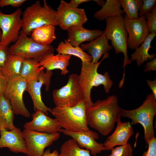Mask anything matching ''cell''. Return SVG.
I'll list each match as a JSON object with an SVG mask.
<instances>
[{"label": "cell", "mask_w": 156, "mask_h": 156, "mask_svg": "<svg viewBox=\"0 0 156 156\" xmlns=\"http://www.w3.org/2000/svg\"><path fill=\"white\" fill-rule=\"evenodd\" d=\"M121 108L118 105V98L114 95L98 99L87 107L88 125L101 134L106 136L112 131L116 122L121 121Z\"/></svg>", "instance_id": "6da1fadb"}, {"label": "cell", "mask_w": 156, "mask_h": 156, "mask_svg": "<svg viewBox=\"0 0 156 156\" xmlns=\"http://www.w3.org/2000/svg\"><path fill=\"white\" fill-rule=\"evenodd\" d=\"M87 107L86 102L83 100L74 106H55L50 112L65 130L83 133L97 139L98 133L90 130L88 127L86 116Z\"/></svg>", "instance_id": "7a4b0ae2"}, {"label": "cell", "mask_w": 156, "mask_h": 156, "mask_svg": "<svg viewBox=\"0 0 156 156\" xmlns=\"http://www.w3.org/2000/svg\"><path fill=\"white\" fill-rule=\"evenodd\" d=\"M109 53L104 55L99 62L94 63L91 62L81 63L79 80L84 95V100L86 102L87 107L92 106L93 103L91 98V90L94 86L103 85L105 92H109L113 84L107 71L103 74L98 72L97 69L101 62L105 58L109 57Z\"/></svg>", "instance_id": "3957f363"}, {"label": "cell", "mask_w": 156, "mask_h": 156, "mask_svg": "<svg viewBox=\"0 0 156 156\" xmlns=\"http://www.w3.org/2000/svg\"><path fill=\"white\" fill-rule=\"evenodd\" d=\"M42 6L40 1H36L27 7L22 12L23 25L22 31L26 35H31L35 29L44 25L50 24L59 25L57 18V11L48 5L43 0Z\"/></svg>", "instance_id": "277c9868"}, {"label": "cell", "mask_w": 156, "mask_h": 156, "mask_svg": "<svg viewBox=\"0 0 156 156\" xmlns=\"http://www.w3.org/2000/svg\"><path fill=\"white\" fill-rule=\"evenodd\" d=\"M122 117L130 119L132 125L140 124L144 130V140L147 145L155 136L153 120L156 114V99L152 92L147 95L146 99L139 107L132 110L121 108Z\"/></svg>", "instance_id": "5b68a950"}, {"label": "cell", "mask_w": 156, "mask_h": 156, "mask_svg": "<svg viewBox=\"0 0 156 156\" xmlns=\"http://www.w3.org/2000/svg\"><path fill=\"white\" fill-rule=\"evenodd\" d=\"M106 27L104 34L111 42L116 54L123 53L124 55L122 67L130 64L127 50L128 34L125 28L122 15L112 16L106 18Z\"/></svg>", "instance_id": "8992f818"}, {"label": "cell", "mask_w": 156, "mask_h": 156, "mask_svg": "<svg viewBox=\"0 0 156 156\" xmlns=\"http://www.w3.org/2000/svg\"><path fill=\"white\" fill-rule=\"evenodd\" d=\"M55 49L51 45L40 44L25 35L21 30L19 37L8 48L9 54L23 59H33L39 62L46 55L54 53Z\"/></svg>", "instance_id": "52a82bcc"}, {"label": "cell", "mask_w": 156, "mask_h": 156, "mask_svg": "<svg viewBox=\"0 0 156 156\" xmlns=\"http://www.w3.org/2000/svg\"><path fill=\"white\" fill-rule=\"evenodd\" d=\"M52 96L55 106H74L84 100L79 75H70L67 83L61 88L54 90Z\"/></svg>", "instance_id": "ba28073f"}, {"label": "cell", "mask_w": 156, "mask_h": 156, "mask_svg": "<svg viewBox=\"0 0 156 156\" xmlns=\"http://www.w3.org/2000/svg\"><path fill=\"white\" fill-rule=\"evenodd\" d=\"M22 10L19 8L10 14H5L0 10V29L2 37L0 44L8 47L18 39L23 22Z\"/></svg>", "instance_id": "9c48e42d"}, {"label": "cell", "mask_w": 156, "mask_h": 156, "mask_svg": "<svg viewBox=\"0 0 156 156\" xmlns=\"http://www.w3.org/2000/svg\"><path fill=\"white\" fill-rule=\"evenodd\" d=\"M53 74L52 70L42 69L35 76L27 80L26 91L29 94L32 100L35 111L40 110L47 115L51 109L47 107L43 102L41 97V88L43 85L47 92L50 86L51 78Z\"/></svg>", "instance_id": "30bf717a"}, {"label": "cell", "mask_w": 156, "mask_h": 156, "mask_svg": "<svg viewBox=\"0 0 156 156\" xmlns=\"http://www.w3.org/2000/svg\"><path fill=\"white\" fill-rule=\"evenodd\" d=\"M27 156H42L44 149L60 137L59 132L47 133L24 129L23 131Z\"/></svg>", "instance_id": "8fae6325"}, {"label": "cell", "mask_w": 156, "mask_h": 156, "mask_svg": "<svg viewBox=\"0 0 156 156\" xmlns=\"http://www.w3.org/2000/svg\"><path fill=\"white\" fill-rule=\"evenodd\" d=\"M27 82V80L20 77L8 80L3 95L10 101L14 114L29 118L31 114L25 107L23 98Z\"/></svg>", "instance_id": "7c38bea8"}, {"label": "cell", "mask_w": 156, "mask_h": 156, "mask_svg": "<svg viewBox=\"0 0 156 156\" xmlns=\"http://www.w3.org/2000/svg\"><path fill=\"white\" fill-rule=\"evenodd\" d=\"M56 11L57 20L62 29L82 27L88 20L84 9L72 7L63 0L61 1Z\"/></svg>", "instance_id": "4fadbf2b"}, {"label": "cell", "mask_w": 156, "mask_h": 156, "mask_svg": "<svg viewBox=\"0 0 156 156\" xmlns=\"http://www.w3.org/2000/svg\"><path fill=\"white\" fill-rule=\"evenodd\" d=\"M125 28L128 34L127 42L129 48L135 50L144 41L149 34L144 16L137 19H130L124 15Z\"/></svg>", "instance_id": "5bb4252c"}, {"label": "cell", "mask_w": 156, "mask_h": 156, "mask_svg": "<svg viewBox=\"0 0 156 156\" xmlns=\"http://www.w3.org/2000/svg\"><path fill=\"white\" fill-rule=\"evenodd\" d=\"M35 111L32 115V120L24 124V129L47 133L60 132L62 127L56 119L48 116L40 110Z\"/></svg>", "instance_id": "9a60e30c"}, {"label": "cell", "mask_w": 156, "mask_h": 156, "mask_svg": "<svg viewBox=\"0 0 156 156\" xmlns=\"http://www.w3.org/2000/svg\"><path fill=\"white\" fill-rule=\"evenodd\" d=\"M0 148H7L11 152L26 154L25 142L23 132L16 127L8 130L1 128L0 131Z\"/></svg>", "instance_id": "2e32d148"}, {"label": "cell", "mask_w": 156, "mask_h": 156, "mask_svg": "<svg viewBox=\"0 0 156 156\" xmlns=\"http://www.w3.org/2000/svg\"><path fill=\"white\" fill-rule=\"evenodd\" d=\"M117 124L116 128L114 133L107 138L103 143L106 151L111 150L116 146L126 144L134 133L130 122L120 121Z\"/></svg>", "instance_id": "e0dca14e"}, {"label": "cell", "mask_w": 156, "mask_h": 156, "mask_svg": "<svg viewBox=\"0 0 156 156\" xmlns=\"http://www.w3.org/2000/svg\"><path fill=\"white\" fill-rule=\"evenodd\" d=\"M59 132L71 137L76 141L80 148L89 150L90 154L94 156H96L103 151H106L103 143L97 142L92 137L86 134L69 131L62 129Z\"/></svg>", "instance_id": "ac0fdd59"}, {"label": "cell", "mask_w": 156, "mask_h": 156, "mask_svg": "<svg viewBox=\"0 0 156 156\" xmlns=\"http://www.w3.org/2000/svg\"><path fill=\"white\" fill-rule=\"evenodd\" d=\"M109 41L104 34L92 41L81 44L80 47L83 51L88 53L92 57V62L96 63L103 55L108 53L113 48L111 45L109 44Z\"/></svg>", "instance_id": "d6986e66"}, {"label": "cell", "mask_w": 156, "mask_h": 156, "mask_svg": "<svg viewBox=\"0 0 156 156\" xmlns=\"http://www.w3.org/2000/svg\"><path fill=\"white\" fill-rule=\"evenodd\" d=\"M67 31V40L73 47L79 46L84 41H92L104 34V31L97 29L89 30L83 26L72 29Z\"/></svg>", "instance_id": "ffe728a7"}, {"label": "cell", "mask_w": 156, "mask_h": 156, "mask_svg": "<svg viewBox=\"0 0 156 156\" xmlns=\"http://www.w3.org/2000/svg\"><path fill=\"white\" fill-rule=\"evenodd\" d=\"M71 55L58 53L47 55L39 62L40 66L44 67L46 70H52L55 69L61 70V74L65 76L69 72L67 67L69 64Z\"/></svg>", "instance_id": "44dd1931"}, {"label": "cell", "mask_w": 156, "mask_h": 156, "mask_svg": "<svg viewBox=\"0 0 156 156\" xmlns=\"http://www.w3.org/2000/svg\"><path fill=\"white\" fill-rule=\"evenodd\" d=\"M156 36V34L150 33L143 42L131 54L130 60L131 62L136 60L138 67H140L145 61L152 60L156 57V54L155 53L150 54L148 53L151 47V42Z\"/></svg>", "instance_id": "7402d4cb"}, {"label": "cell", "mask_w": 156, "mask_h": 156, "mask_svg": "<svg viewBox=\"0 0 156 156\" xmlns=\"http://www.w3.org/2000/svg\"><path fill=\"white\" fill-rule=\"evenodd\" d=\"M14 113L10 101L3 94L0 95V131L1 128L8 130L14 129Z\"/></svg>", "instance_id": "603a6c76"}, {"label": "cell", "mask_w": 156, "mask_h": 156, "mask_svg": "<svg viewBox=\"0 0 156 156\" xmlns=\"http://www.w3.org/2000/svg\"><path fill=\"white\" fill-rule=\"evenodd\" d=\"M55 26L47 24L38 27L34 30L31 34V38L37 43L44 46L50 45L55 40Z\"/></svg>", "instance_id": "cb8c5ba5"}, {"label": "cell", "mask_w": 156, "mask_h": 156, "mask_svg": "<svg viewBox=\"0 0 156 156\" xmlns=\"http://www.w3.org/2000/svg\"><path fill=\"white\" fill-rule=\"evenodd\" d=\"M23 59L19 56L9 54L4 66L0 70L8 81L19 77Z\"/></svg>", "instance_id": "d4e9b609"}, {"label": "cell", "mask_w": 156, "mask_h": 156, "mask_svg": "<svg viewBox=\"0 0 156 156\" xmlns=\"http://www.w3.org/2000/svg\"><path fill=\"white\" fill-rule=\"evenodd\" d=\"M119 0H107L105 4L99 10L94 14V17L100 21L112 16L122 15L124 13Z\"/></svg>", "instance_id": "484cf974"}, {"label": "cell", "mask_w": 156, "mask_h": 156, "mask_svg": "<svg viewBox=\"0 0 156 156\" xmlns=\"http://www.w3.org/2000/svg\"><path fill=\"white\" fill-rule=\"evenodd\" d=\"M56 50L58 53L78 57L81 59L82 62L92 61V57L89 54L83 51L79 46H73L67 39L60 42Z\"/></svg>", "instance_id": "4316f807"}, {"label": "cell", "mask_w": 156, "mask_h": 156, "mask_svg": "<svg viewBox=\"0 0 156 156\" xmlns=\"http://www.w3.org/2000/svg\"><path fill=\"white\" fill-rule=\"evenodd\" d=\"M60 156H91L90 151L80 148L73 138L67 140L61 145Z\"/></svg>", "instance_id": "83f0119b"}, {"label": "cell", "mask_w": 156, "mask_h": 156, "mask_svg": "<svg viewBox=\"0 0 156 156\" xmlns=\"http://www.w3.org/2000/svg\"><path fill=\"white\" fill-rule=\"evenodd\" d=\"M45 68L41 66L37 60L30 58L23 59L19 77L28 80L35 76L41 70Z\"/></svg>", "instance_id": "f1b7e54d"}, {"label": "cell", "mask_w": 156, "mask_h": 156, "mask_svg": "<svg viewBox=\"0 0 156 156\" xmlns=\"http://www.w3.org/2000/svg\"><path fill=\"white\" fill-rule=\"evenodd\" d=\"M127 17L130 19H137L139 16L138 12L142 4V0H119Z\"/></svg>", "instance_id": "f546056e"}, {"label": "cell", "mask_w": 156, "mask_h": 156, "mask_svg": "<svg viewBox=\"0 0 156 156\" xmlns=\"http://www.w3.org/2000/svg\"><path fill=\"white\" fill-rule=\"evenodd\" d=\"M108 156H133V149L131 144L119 146L112 148Z\"/></svg>", "instance_id": "4dcf8cb0"}, {"label": "cell", "mask_w": 156, "mask_h": 156, "mask_svg": "<svg viewBox=\"0 0 156 156\" xmlns=\"http://www.w3.org/2000/svg\"><path fill=\"white\" fill-rule=\"evenodd\" d=\"M144 16L149 32L156 34V6L151 12L146 13Z\"/></svg>", "instance_id": "1f68e13d"}, {"label": "cell", "mask_w": 156, "mask_h": 156, "mask_svg": "<svg viewBox=\"0 0 156 156\" xmlns=\"http://www.w3.org/2000/svg\"><path fill=\"white\" fill-rule=\"evenodd\" d=\"M142 4L138 12L140 17L144 16L148 12H151L156 6V0H143Z\"/></svg>", "instance_id": "d6a6232c"}, {"label": "cell", "mask_w": 156, "mask_h": 156, "mask_svg": "<svg viewBox=\"0 0 156 156\" xmlns=\"http://www.w3.org/2000/svg\"><path fill=\"white\" fill-rule=\"evenodd\" d=\"M148 148L144 152L143 156H156V138H152L148 142Z\"/></svg>", "instance_id": "836d02e7"}, {"label": "cell", "mask_w": 156, "mask_h": 156, "mask_svg": "<svg viewBox=\"0 0 156 156\" xmlns=\"http://www.w3.org/2000/svg\"><path fill=\"white\" fill-rule=\"evenodd\" d=\"M26 1V0H0V7L3 8L10 5L14 8H18Z\"/></svg>", "instance_id": "e575fe53"}, {"label": "cell", "mask_w": 156, "mask_h": 156, "mask_svg": "<svg viewBox=\"0 0 156 156\" xmlns=\"http://www.w3.org/2000/svg\"><path fill=\"white\" fill-rule=\"evenodd\" d=\"M9 47L0 44V70L4 66L7 59Z\"/></svg>", "instance_id": "d590c367"}, {"label": "cell", "mask_w": 156, "mask_h": 156, "mask_svg": "<svg viewBox=\"0 0 156 156\" xmlns=\"http://www.w3.org/2000/svg\"><path fill=\"white\" fill-rule=\"evenodd\" d=\"M8 82V80L0 71V95L3 94Z\"/></svg>", "instance_id": "8d00e7d4"}, {"label": "cell", "mask_w": 156, "mask_h": 156, "mask_svg": "<svg viewBox=\"0 0 156 156\" xmlns=\"http://www.w3.org/2000/svg\"><path fill=\"white\" fill-rule=\"evenodd\" d=\"M144 67V71L145 72L156 71V58H155L151 61L147 62Z\"/></svg>", "instance_id": "74e56055"}, {"label": "cell", "mask_w": 156, "mask_h": 156, "mask_svg": "<svg viewBox=\"0 0 156 156\" xmlns=\"http://www.w3.org/2000/svg\"><path fill=\"white\" fill-rule=\"evenodd\" d=\"M146 81L156 99V78H155L153 81L148 79L146 80Z\"/></svg>", "instance_id": "f35d334b"}, {"label": "cell", "mask_w": 156, "mask_h": 156, "mask_svg": "<svg viewBox=\"0 0 156 156\" xmlns=\"http://www.w3.org/2000/svg\"><path fill=\"white\" fill-rule=\"evenodd\" d=\"M42 156H60V154L57 150L51 152L50 149H48L44 152Z\"/></svg>", "instance_id": "ab89813d"}, {"label": "cell", "mask_w": 156, "mask_h": 156, "mask_svg": "<svg viewBox=\"0 0 156 156\" xmlns=\"http://www.w3.org/2000/svg\"><path fill=\"white\" fill-rule=\"evenodd\" d=\"M89 0H71L68 3L69 4L74 7L78 8L79 5L83 2H88Z\"/></svg>", "instance_id": "60d3db41"}, {"label": "cell", "mask_w": 156, "mask_h": 156, "mask_svg": "<svg viewBox=\"0 0 156 156\" xmlns=\"http://www.w3.org/2000/svg\"><path fill=\"white\" fill-rule=\"evenodd\" d=\"M93 1L96 2L98 5L102 7L105 3V1L103 0H93Z\"/></svg>", "instance_id": "b9f144b4"}, {"label": "cell", "mask_w": 156, "mask_h": 156, "mask_svg": "<svg viewBox=\"0 0 156 156\" xmlns=\"http://www.w3.org/2000/svg\"><path fill=\"white\" fill-rule=\"evenodd\" d=\"M1 37H2V31L1 29H0V43L1 41Z\"/></svg>", "instance_id": "7bdbcfd3"}]
</instances>
